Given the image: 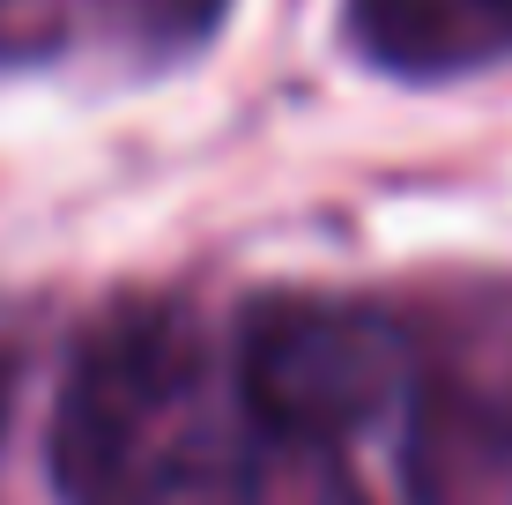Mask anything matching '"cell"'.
<instances>
[{"label": "cell", "mask_w": 512, "mask_h": 505, "mask_svg": "<svg viewBox=\"0 0 512 505\" xmlns=\"http://www.w3.org/2000/svg\"><path fill=\"white\" fill-rule=\"evenodd\" d=\"M260 439L201 327L164 298L112 305L52 402L60 505H260Z\"/></svg>", "instance_id": "6da1fadb"}, {"label": "cell", "mask_w": 512, "mask_h": 505, "mask_svg": "<svg viewBox=\"0 0 512 505\" xmlns=\"http://www.w3.org/2000/svg\"><path fill=\"white\" fill-rule=\"evenodd\" d=\"M231 372L268 439L327 454L386 424V409L401 402V335L357 298L268 290L238 320Z\"/></svg>", "instance_id": "7a4b0ae2"}, {"label": "cell", "mask_w": 512, "mask_h": 505, "mask_svg": "<svg viewBox=\"0 0 512 505\" xmlns=\"http://www.w3.org/2000/svg\"><path fill=\"white\" fill-rule=\"evenodd\" d=\"M357 38L394 67H468L512 45V0H357Z\"/></svg>", "instance_id": "3957f363"}, {"label": "cell", "mask_w": 512, "mask_h": 505, "mask_svg": "<svg viewBox=\"0 0 512 505\" xmlns=\"http://www.w3.org/2000/svg\"><path fill=\"white\" fill-rule=\"evenodd\" d=\"M8 394H15V342L0 335V424H8Z\"/></svg>", "instance_id": "277c9868"}, {"label": "cell", "mask_w": 512, "mask_h": 505, "mask_svg": "<svg viewBox=\"0 0 512 505\" xmlns=\"http://www.w3.org/2000/svg\"><path fill=\"white\" fill-rule=\"evenodd\" d=\"M320 505H364V498H357V491H327Z\"/></svg>", "instance_id": "5b68a950"}, {"label": "cell", "mask_w": 512, "mask_h": 505, "mask_svg": "<svg viewBox=\"0 0 512 505\" xmlns=\"http://www.w3.org/2000/svg\"><path fill=\"white\" fill-rule=\"evenodd\" d=\"M8 15H23V0H0V23H8Z\"/></svg>", "instance_id": "8992f818"}]
</instances>
